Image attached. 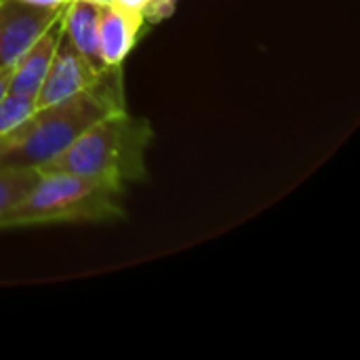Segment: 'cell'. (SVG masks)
Here are the masks:
<instances>
[{
	"mask_svg": "<svg viewBox=\"0 0 360 360\" xmlns=\"http://www.w3.org/2000/svg\"><path fill=\"white\" fill-rule=\"evenodd\" d=\"M124 110L120 65L103 68L80 93L36 112L0 139V167H40L72 146L89 127Z\"/></svg>",
	"mask_w": 360,
	"mask_h": 360,
	"instance_id": "obj_1",
	"label": "cell"
},
{
	"mask_svg": "<svg viewBox=\"0 0 360 360\" xmlns=\"http://www.w3.org/2000/svg\"><path fill=\"white\" fill-rule=\"evenodd\" d=\"M150 139L152 129L146 120L118 110L97 120L72 146L36 167V171L101 177L124 186L129 179L143 177V154Z\"/></svg>",
	"mask_w": 360,
	"mask_h": 360,
	"instance_id": "obj_2",
	"label": "cell"
},
{
	"mask_svg": "<svg viewBox=\"0 0 360 360\" xmlns=\"http://www.w3.org/2000/svg\"><path fill=\"white\" fill-rule=\"evenodd\" d=\"M122 184L72 173H40L32 190L6 213L2 228L120 217Z\"/></svg>",
	"mask_w": 360,
	"mask_h": 360,
	"instance_id": "obj_3",
	"label": "cell"
},
{
	"mask_svg": "<svg viewBox=\"0 0 360 360\" xmlns=\"http://www.w3.org/2000/svg\"><path fill=\"white\" fill-rule=\"evenodd\" d=\"M65 6L46 8L21 0H0V70L11 68Z\"/></svg>",
	"mask_w": 360,
	"mask_h": 360,
	"instance_id": "obj_4",
	"label": "cell"
},
{
	"mask_svg": "<svg viewBox=\"0 0 360 360\" xmlns=\"http://www.w3.org/2000/svg\"><path fill=\"white\" fill-rule=\"evenodd\" d=\"M101 70H97L61 32L57 49L53 53L49 72L44 76V82L36 95V108L53 105L57 101H63L82 89H86L95 76Z\"/></svg>",
	"mask_w": 360,
	"mask_h": 360,
	"instance_id": "obj_5",
	"label": "cell"
},
{
	"mask_svg": "<svg viewBox=\"0 0 360 360\" xmlns=\"http://www.w3.org/2000/svg\"><path fill=\"white\" fill-rule=\"evenodd\" d=\"M61 32H63V25H61V17H59L13 63L8 93H13V95H25V97H34L36 99L40 86L44 82V76L49 72V65H51V59H53V53L57 49V42H59Z\"/></svg>",
	"mask_w": 360,
	"mask_h": 360,
	"instance_id": "obj_6",
	"label": "cell"
},
{
	"mask_svg": "<svg viewBox=\"0 0 360 360\" xmlns=\"http://www.w3.org/2000/svg\"><path fill=\"white\" fill-rule=\"evenodd\" d=\"M143 21L141 13L124 11L114 2L99 6V57L105 68L120 65L124 61Z\"/></svg>",
	"mask_w": 360,
	"mask_h": 360,
	"instance_id": "obj_7",
	"label": "cell"
},
{
	"mask_svg": "<svg viewBox=\"0 0 360 360\" xmlns=\"http://www.w3.org/2000/svg\"><path fill=\"white\" fill-rule=\"evenodd\" d=\"M63 34L68 40L97 68L103 70L99 57V6L84 0H70L61 15Z\"/></svg>",
	"mask_w": 360,
	"mask_h": 360,
	"instance_id": "obj_8",
	"label": "cell"
},
{
	"mask_svg": "<svg viewBox=\"0 0 360 360\" xmlns=\"http://www.w3.org/2000/svg\"><path fill=\"white\" fill-rule=\"evenodd\" d=\"M40 173L34 167H0V226L6 213L32 190Z\"/></svg>",
	"mask_w": 360,
	"mask_h": 360,
	"instance_id": "obj_9",
	"label": "cell"
},
{
	"mask_svg": "<svg viewBox=\"0 0 360 360\" xmlns=\"http://www.w3.org/2000/svg\"><path fill=\"white\" fill-rule=\"evenodd\" d=\"M36 112V99L6 93L0 101V139L23 124Z\"/></svg>",
	"mask_w": 360,
	"mask_h": 360,
	"instance_id": "obj_10",
	"label": "cell"
},
{
	"mask_svg": "<svg viewBox=\"0 0 360 360\" xmlns=\"http://www.w3.org/2000/svg\"><path fill=\"white\" fill-rule=\"evenodd\" d=\"M175 2L177 0H150L146 8L141 11V15L148 21H162L175 11Z\"/></svg>",
	"mask_w": 360,
	"mask_h": 360,
	"instance_id": "obj_11",
	"label": "cell"
},
{
	"mask_svg": "<svg viewBox=\"0 0 360 360\" xmlns=\"http://www.w3.org/2000/svg\"><path fill=\"white\" fill-rule=\"evenodd\" d=\"M116 6H120V8H124V11H133V13H141L143 8H146V4L150 2V0H112Z\"/></svg>",
	"mask_w": 360,
	"mask_h": 360,
	"instance_id": "obj_12",
	"label": "cell"
},
{
	"mask_svg": "<svg viewBox=\"0 0 360 360\" xmlns=\"http://www.w3.org/2000/svg\"><path fill=\"white\" fill-rule=\"evenodd\" d=\"M21 2H27V4H34V6H46V8H59V6H65L70 0H21Z\"/></svg>",
	"mask_w": 360,
	"mask_h": 360,
	"instance_id": "obj_13",
	"label": "cell"
},
{
	"mask_svg": "<svg viewBox=\"0 0 360 360\" xmlns=\"http://www.w3.org/2000/svg\"><path fill=\"white\" fill-rule=\"evenodd\" d=\"M13 68V65H11ZM11 68H4V70H0V101H2V97L8 93V82H11Z\"/></svg>",
	"mask_w": 360,
	"mask_h": 360,
	"instance_id": "obj_14",
	"label": "cell"
}]
</instances>
